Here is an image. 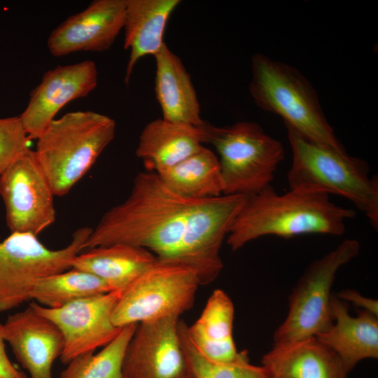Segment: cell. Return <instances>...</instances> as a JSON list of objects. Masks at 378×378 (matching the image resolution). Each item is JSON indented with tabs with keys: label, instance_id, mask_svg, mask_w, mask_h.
<instances>
[{
	"label": "cell",
	"instance_id": "cell-30",
	"mask_svg": "<svg viewBox=\"0 0 378 378\" xmlns=\"http://www.w3.org/2000/svg\"><path fill=\"white\" fill-rule=\"evenodd\" d=\"M189 378H194V377L191 374Z\"/></svg>",
	"mask_w": 378,
	"mask_h": 378
},
{
	"label": "cell",
	"instance_id": "cell-15",
	"mask_svg": "<svg viewBox=\"0 0 378 378\" xmlns=\"http://www.w3.org/2000/svg\"><path fill=\"white\" fill-rule=\"evenodd\" d=\"M1 333L30 378H53L52 367L62 353L64 338L52 321L29 304L7 318Z\"/></svg>",
	"mask_w": 378,
	"mask_h": 378
},
{
	"label": "cell",
	"instance_id": "cell-23",
	"mask_svg": "<svg viewBox=\"0 0 378 378\" xmlns=\"http://www.w3.org/2000/svg\"><path fill=\"white\" fill-rule=\"evenodd\" d=\"M157 174L171 190L185 197H215L223 192L218 158L214 152L204 146Z\"/></svg>",
	"mask_w": 378,
	"mask_h": 378
},
{
	"label": "cell",
	"instance_id": "cell-7",
	"mask_svg": "<svg viewBox=\"0 0 378 378\" xmlns=\"http://www.w3.org/2000/svg\"><path fill=\"white\" fill-rule=\"evenodd\" d=\"M359 251V242L346 239L309 265L289 297L287 316L274 333V346H289L330 328L333 323L332 287L336 274Z\"/></svg>",
	"mask_w": 378,
	"mask_h": 378
},
{
	"label": "cell",
	"instance_id": "cell-19",
	"mask_svg": "<svg viewBox=\"0 0 378 378\" xmlns=\"http://www.w3.org/2000/svg\"><path fill=\"white\" fill-rule=\"evenodd\" d=\"M269 378H348L340 358L315 337L273 348L262 358Z\"/></svg>",
	"mask_w": 378,
	"mask_h": 378
},
{
	"label": "cell",
	"instance_id": "cell-16",
	"mask_svg": "<svg viewBox=\"0 0 378 378\" xmlns=\"http://www.w3.org/2000/svg\"><path fill=\"white\" fill-rule=\"evenodd\" d=\"M333 323L315 337L331 349L349 372L360 360L378 358L377 316L360 310L351 316L347 302L332 298Z\"/></svg>",
	"mask_w": 378,
	"mask_h": 378
},
{
	"label": "cell",
	"instance_id": "cell-21",
	"mask_svg": "<svg viewBox=\"0 0 378 378\" xmlns=\"http://www.w3.org/2000/svg\"><path fill=\"white\" fill-rule=\"evenodd\" d=\"M234 304L227 293L216 289L208 299L199 318L188 332L197 348L208 358L231 363L248 356L246 351L239 352L232 336Z\"/></svg>",
	"mask_w": 378,
	"mask_h": 378
},
{
	"label": "cell",
	"instance_id": "cell-5",
	"mask_svg": "<svg viewBox=\"0 0 378 378\" xmlns=\"http://www.w3.org/2000/svg\"><path fill=\"white\" fill-rule=\"evenodd\" d=\"M250 93L261 109L281 116L285 125L340 152H346L320 105L317 94L297 69L261 53L251 58Z\"/></svg>",
	"mask_w": 378,
	"mask_h": 378
},
{
	"label": "cell",
	"instance_id": "cell-2",
	"mask_svg": "<svg viewBox=\"0 0 378 378\" xmlns=\"http://www.w3.org/2000/svg\"><path fill=\"white\" fill-rule=\"evenodd\" d=\"M354 209L338 206L323 192L289 190L279 194L270 185L249 196L232 223L226 242L237 251L266 235L284 238L307 234L340 236Z\"/></svg>",
	"mask_w": 378,
	"mask_h": 378
},
{
	"label": "cell",
	"instance_id": "cell-9",
	"mask_svg": "<svg viewBox=\"0 0 378 378\" xmlns=\"http://www.w3.org/2000/svg\"><path fill=\"white\" fill-rule=\"evenodd\" d=\"M200 281L186 265L156 260L122 290L111 320L118 328L180 315L190 309Z\"/></svg>",
	"mask_w": 378,
	"mask_h": 378
},
{
	"label": "cell",
	"instance_id": "cell-11",
	"mask_svg": "<svg viewBox=\"0 0 378 378\" xmlns=\"http://www.w3.org/2000/svg\"><path fill=\"white\" fill-rule=\"evenodd\" d=\"M122 290L79 299L58 308H49L36 302L29 304L52 321L64 338L60 356L67 365L74 358L105 346L120 332L112 322L113 309Z\"/></svg>",
	"mask_w": 378,
	"mask_h": 378
},
{
	"label": "cell",
	"instance_id": "cell-24",
	"mask_svg": "<svg viewBox=\"0 0 378 378\" xmlns=\"http://www.w3.org/2000/svg\"><path fill=\"white\" fill-rule=\"evenodd\" d=\"M113 290H115L95 275L71 267L38 279L33 286L31 298L42 306L58 308L79 299Z\"/></svg>",
	"mask_w": 378,
	"mask_h": 378
},
{
	"label": "cell",
	"instance_id": "cell-29",
	"mask_svg": "<svg viewBox=\"0 0 378 378\" xmlns=\"http://www.w3.org/2000/svg\"><path fill=\"white\" fill-rule=\"evenodd\" d=\"M1 329L2 324L0 323V378H27L8 358Z\"/></svg>",
	"mask_w": 378,
	"mask_h": 378
},
{
	"label": "cell",
	"instance_id": "cell-26",
	"mask_svg": "<svg viewBox=\"0 0 378 378\" xmlns=\"http://www.w3.org/2000/svg\"><path fill=\"white\" fill-rule=\"evenodd\" d=\"M181 345L194 378H269L265 368L251 364L248 357L231 363L217 362L202 354L190 337L183 338Z\"/></svg>",
	"mask_w": 378,
	"mask_h": 378
},
{
	"label": "cell",
	"instance_id": "cell-3",
	"mask_svg": "<svg viewBox=\"0 0 378 378\" xmlns=\"http://www.w3.org/2000/svg\"><path fill=\"white\" fill-rule=\"evenodd\" d=\"M285 125L293 154L288 173L290 190L344 197L353 202L377 230L378 178L370 177L367 162Z\"/></svg>",
	"mask_w": 378,
	"mask_h": 378
},
{
	"label": "cell",
	"instance_id": "cell-17",
	"mask_svg": "<svg viewBox=\"0 0 378 378\" xmlns=\"http://www.w3.org/2000/svg\"><path fill=\"white\" fill-rule=\"evenodd\" d=\"M205 143L202 128L163 118L148 123L141 132L136 155L147 172L159 173L200 150Z\"/></svg>",
	"mask_w": 378,
	"mask_h": 378
},
{
	"label": "cell",
	"instance_id": "cell-13",
	"mask_svg": "<svg viewBox=\"0 0 378 378\" xmlns=\"http://www.w3.org/2000/svg\"><path fill=\"white\" fill-rule=\"evenodd\" d=\"M97 82V69L92 60L58 65L47 71L19 115L29 139H37L62 107L88 96Z\"/></svg>",
	"mask_w": 378,
	"mask_h": 378
},
{
	"label": "cell",
	"instance_id": "cell-25",
	"mask_svg": "<svg viewBox=\"0 0 378 378\" xmlns=\"http://www.w3.org/2000/svg\"><path fill=\"white\" fill-rule=\"evenodd\" d=\"M137 324L122 328L119 334L96 354H85L71 360L59 378H125L123 361Z\"/></svg>",
	"mask_w": 378,
	"mask_h": 378
},
{
	"label": "cell",
	"instance_id": "cell-6",
	"mask_svg": "<svg viewBox=\"0 0 378 378\" xmlns=\"http://www.w3.org/2000/svg\"><path fill=\"white\" fill-rule=\"evenodd\" d=\"M205 143L219 155L223 195H255L270 185L284 156L281 142L267 134L257 123L237 122L218 127L202 125Z\"/></svg>",
	"mask_w": 378,
	"mask_h": 378
},
{
	"label": "cell",
	"instance_id": "cell-27",
	"mask_svg": "<svg viewBox=\"0 0 378 378\" xmlns=\"http://www.w3.org/2000/svg\"><path fill=\"white\" fill-rule=\"evenodd\" d=\"M30 140L19 115L0 118V175L29 150Z\"/></svg>",
	"mask_w": 378,
	"mask_h": 378
},
{
	"label": "cell",
	"instance_id": "cell-10",
	"mask_svg": "<svg viewBox=\"0 0 378 378\" xmlns=\"http://www.w3.org/2000/svg\"><path fill=\"white\" fill-rule=\"evenodd\" d=\"M0 195L10 233L38 236L55 221V195L33 150L0 175Z\"/></svg>",
	"mask_w": 378,
	"mask_h": 378
},
{
	"label": "cell",
	"instance_id": "cell-14",
	"mask_svg": "<svg viewBox=\"0 0 378 378\" xmlns=\"http://www.w3.org/2000/svg\"><path fill=\"white\" fill-rule=\"evenodd\" d=\"M125 18V0L93 1L52 31L48 48L55 57L79 51H106L123 29Z\"/></svg>",
	"mask_w": 378,
	"mask_h": 378
},
{
	"label": "cell",
	"instance_id": "cell-1",
	"mask_svg": "<svg viewBox=\"0 0 378 378\" xmlns=\"http://www.w3.org/2000/svg\"><path fill=\"white\" fill-rule=\"evenodd\" d=\"M249 196L193 199L171 190L155 172H142L122 203L92 228L85 248L115 244L144 248L158 260L179 262L198 274L200 284L223 268L220 250Z\"/></svg>",
	"mask_w": 378,
	"mask_h": 378
},
{
	"label": "cell",
	"instance_id": "cell-22",
	"mask_svg": "<svg viewBox=\"0 0 378 378\" xmlns=\"http://www.w3.org/2000/svg\"><path fill=\"white\" fill-rule=\"evenodd\" d=\"M156 260L144 248L115 244L80 252L74 258L71 267L95 275L113 290H123Z\"/></svg>",
	"mask_w": 378,
	"mask_h": 378
},
{
	"label": "cell",
	"instance_id": "cell-12",
	"mask_svg": "<svg viewBox=\"0 0 378 378\" xmlns=\"http://www.w3.org/2000/svg\"><path fill=\"white\" fill-rule=\"evenodd\" d=\"M179 316L137 324L123 361L125 378H189L178 332Z\"/></svg>",
	"mask_w": 378,
	"mask_h": 378
},
{
	"label": "cell",
	"instance_id": "cell-20",
	"mask_svg": "<svg viewBox=\"0 0 378 378\" xmlns=\"http://www.w3.org/2000/svg\"><path fill=\"white\" fill-rule=\"evenodd\" d=\"M179 0H125L124 48L130 50L125 81L127 84L136 63L160 52L168 19Z\"/></svg>",
	"mask_w": 378,
	"mask_h": 378
},
{
	"label": "cell",
	"instance_id": "cell-8",
	"mask_svg": "<svg viewBox=\"0 0 378 378\" xmlns=\"http://www.w3.org/2000/svg\"><path fill=\"white\" fill-rule=\"evenodd\" d=\"M91 231L89 227H79L67 246L55 250L30 233L11 232L0 241V312L31 300V292L38 279L70 269Z\"/></svg>",
	"mask_w": 378,
	"mask_h": 378
},
{
	"label": "cell",
	"instance_id": "cell-18",
	"mask_svg": "<svg viewBox=\"0 0 378 378\" xmlns=\"http://www.w3.org/2000/svg\"><path fill=\"white\" fill-rule=\"evenodd\" d=\"M155 93L165 120L200 127L204 122L190 76L181 59L164 43L155 56Z\"/></svg>",
	"mask_w": 378,
	"mask_h": 378
},
{
	"label": "cell",
	"instance_id": "cell-28",
	"mask_svg": "<svg viewBox=\"0 0 378 378\" xmlns=\"http://www.w3.org/2000/svg\"><path fill=\"white\" fill-rule=\"evenodd\" d=\"M337 297L346 302H351L356 306L362 307L363 310L368 312L376 316L378 315L377 300L364 297L356 290H344L338 293Z\"/></svg>",
	"mask_w": 378,
	"mask_h": 378
},
{
	"label": "cell",
	"instance_id": "cell-4",
	"mask_svg": "<svg viewBox=\"0 0 378 378\" xmlns=\"http://www.w3.org/2000/svg\"><path fill=\"white\" fill-rule=\"evenodd\" d=\"M115 121L92 111L53 120L36 139L35 153L55 196H64L88 172L114 139Z\"/></svg>",
	"mask_w": 378,
	"mask_h": 378
}]
</instances>
